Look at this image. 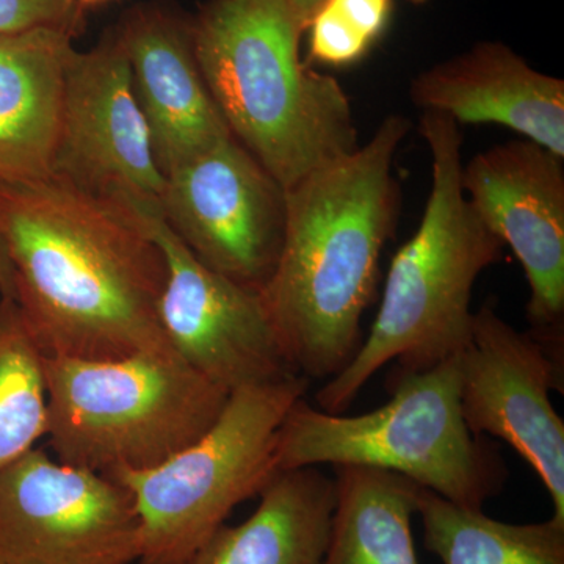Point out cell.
I'll return each instance as SVG.
<instances>
[{
    "label": "cell",
    "mask_w": 564,
    "mask_h": 564,
    "mask_svg": "<svg viewBox=\"0 0 564 564\" xmlns=\"http://www.w3.org/2000/svg\"><path fill=\"white\" fill-rule=\"evenodd\" d=\"M14 299L52 358H124L170 345L159 322L166 262L128 204L54 177L0 180Z\"/></svg>",
    "instance_id": "6da1fadb"
},
{
    "label": "cell",
    "mask_w": 564,
    "mask_h": 564,
    "mask_svg": "<svg viewBox=\"0 0 564 564\" xmlns=\"http://www.w3.org/2000/svg\"><path fill=\"white\" fill-rule=\"evenodd\" d=\"M410 129L388 115L367 143L288 191L284 242L261 296L285 358L310 381L332 380L361 347L399 221L393 165Z\"/></svg>",
    "instance_id": "7a4b0ae2"
},
{
    "label": "cell",
    "mask_w": 564,
    "mask_h": 564,
    "mask_svg": "<svg viewBox=\"0 0 564 564\" xmlns=\"http://www.w3.org/2000/svg\"><path fill=\"white\" fill-rule=\"evenodd\" d=\"M419 132L432 161V188L417 231L393 256L383 300L355 358L315 393L318 410L339 414L389 362L419 372L459 355L473 336V292L505 245L463 188L462 126L422 111Z\"/></svg>",
    "instance_id": "3957f363"
},
{
    "label": "cell",
    "mask_w": 564,
    "mask_h": 564,
    "mask_svg": "<svg viewBox=\"0 0 564 564\" xmlns=\"http://www.w3.org/2000/svg\"><path fill=\"white\" fill-rule=\"evenodd\" d=\"M192 29L229 132L285 191L359 147L343 85L300 57L288 0H210Z\"/></svg>",
    "instance_id": "277c9868"
},
{
    "label": "cell",
    "mask_w": 564,
    "mask_h": 564,
    "mask_svg": "<svg viewBox=\"0 0 564 564\" xmlns=\"http://www.w3.org/2000/svg\"><path fill=\"white\" fill-rule=\"evenodd\" d=\"M391 381V400L366 414L326 413L300 399L278 433V473L325 464L373 467L484 510L508 473L496 448L464 421L462 352L419 372L393 370Z\"/></svg>",
    "instance_id": "5b68a950"
},
{
    "label": "cell",
    "mask_w": 564,
    "mask_h": 564,
    "mask_svg": "<svg viewBox=\"0 0 564 564\" xmlns=\"http://www.w3.org/2000/svg\"><path fill=\"white\" fill-rule=\"evenodd\" d=\"M43 369L52 452L104 475L151 469L180 454L231 395L170 345L106 361L44 356Z\"/></svg>",
    "instance_id": "8992f818"
},
{
    "label": "cell",
    "mask_w": 564,
    "mask_h": 564,
    "mask_svg": "<svg viewBox=\"0 0 564 564\" xmlns=\"http://www.w3.org/2000/svg\"><path fill=\"white\" fill-rule=\"evenodd\" d=\"M310 380L295 373L239 389L214 425L159 466L109 477L132 494L141 564H187L245 500L278 474V433Z\"/></svg>",
    "instance_id": "52a82bcc"
},
{
    "label": "cell",
    "mask_w": 564,
    "mask_h": 564,
    "mask_svg": "<svg viewBox=\"0 0 564 564\" xmlns=\"http://www.w3.org/2000/svg\"><path fill=\"white\" fill-rule=\"evenodd\" d=\"M166 262L159 300L163 336L185 362L226 392L295 375L285 358L261 292L243 288L195 258L170 229L158 203L118 193Z\"/></svg>",
    "instance_id": "ba28073f"
},
{
    "label": "cell",
    "mask_w": 564,
    "mask_h": 564,
    "mask_svg": "<svg viewBox=\"0 0 564 564\" xmlns=\"http://www.w3.org/2000/svg\"><path fill=\"white\" fill-rule=\"evenodd\" d=\"M141 527L109 475L31 448L0 467V564H131Z\"/></svg>",
    "instance_id": "9c48e42d"
},
{
    "label": "cell",
    "mask_w": 564,
    "mask_h": 564,
    "mask_svg": "<svg viewBox=\"0 0 564 564\" xmlns=\"http://www.w3.org/2000/svg\"><path fill=\"white\" fill-rule=\"evenodd\" d=\"M163 220L198 261L261 292L274 272L288 223V191L234 137L165 176Z\"/></svg>",
    "instance_id": "30bf717a"
},
{
    "label": "cell",
    "mask_w": 564,
    "mask_h": 564,
    "mask_svg": "<svg viewBox=\"0 0 564 564\" xmlns=\"http://www.w3.org/2000/svg\"><path fill=\"white\" fill-rule=\"evenodd\" d=\"M563 345L521 333L492 303L474 314L462 352V410L475 436L510 445L529 463L564 524V422L551 393L563 389Z\"/></svg>",
    "instance_id": "8fae6325"
},
{
    "label": "cell",
    "mask_w": 564,
    "mask_h": 564,
    "mask_svg": "<svg viewBox=\"0 0 564 564\" xmlns=\"http://www.w3.org/2000/svg\"><path fill=\"white\" fill-rule=\"evenodd\" d=\"M50 177L95 195L161 198L165 176L117 28L90 51H70Z\"/></svg>",
    "instance_id": "7c38bea8"
},
{
    "label": "cell",
    "mask_w": 564,
    "mask_h": 564,
    "mask_svg": "<svg viewBox=\"0 0 564 564\" xmlns=\"http://www.w3.org/2000/svg\"><path fill=\"white\" fill-rule=\"evenodd\" d=\"M563 162L534 141L516 139L478 152L462 173L475 212L524 269L530 332L552 344H563Z\"/></svg>",
    "instance_id": "4fadbf2b"
},
{
    "label": "cell",
    "mask_w": 564,
    "mask_h": 564,
    "mask_svg": "<svg viewBox=\"0 0 564 564\" xmlns=\"http://www.w3.org/2000/svg\"><path fill=\"white\" fill-rule=\"evenodd\" d=\"M117 32L163 176L232 137L196 61L192 22L159 3H143L126 13Z\"/></svg>",
    "instance_id": "5bb4252c"
},
{
    "label": "cell",
    "mask_w": 564,
    "mask_h": 564,
    "mask_svg": "<svg viewBox=\"0 0 564 564\" xmlns=\"http://www.w3.org/2000/svg\"><path fill=\"white\" fill-rule=\"evenodd\" d=\"M411 101L456 124L502 126L564 158V82L541 73L499 41H481L422 70Z\"/></svg>",
    "instance_id": "9a60e30c"
},
{
    "label": "cell",
    "mask_w": 564,
    "mask_h": 564,
    "mask_svg": "<svg viewBox=\"0 0 564 564\" xmlns=\"http://www.w3.org/2000/svg\"><path fill=\"white\" fill-rule=\"evenodd\" d=\"M73 39L52 29L0 35V180L51 176Z\"/></svg>",
    "instance_id": "2e32d148"
},
{
    "label": "cell",
    "mask_w": 564,
    "mask_h": 564,
    "mask_svg": "<svg viewBox=\"0 0 564 564\" xmlns=\"http://www.w3.org/2000/svg\"><path fill=\"white\" fill-rule=\"evenodd\" d=\"M242 524L221 525L187 564H322L336 480L318 467L282 470Z\"/></svg>",
    "instance_id": "e0dca14e"
},
{
    "label": "cell",
    "mask_w": 564,
    "mask_h": 564,
    "mask_svg": "<svg viewBox=\"0 0 564 564\" xmlns=\"http://www.w3.org/2000/svg\"><path fill=\"white\" fill-rule=\"evenodd\" d=\"M336 508L322 564H421L413 516L421 486L373 467H334Z\"/></svg>",
    "instance_id": "ac0fdd59"
},
{
    "label": "cell",
    "mask_w": 564,
    "mask_h": 564,
    "mask_svg": "<svg viewBox=\"0 0 564 564\" xmlns=\"http://www.w3.org/2000/svg\"><path fill=\"white\" fill-rule=\"evenodd\" d=\"M423 543L443 564H564V524H508L421 488Z\"/></svg>",
    "instance_id": "d6986e66"
},
{
    "label": "cell",
    "mask_w": 564,
    "mask_h": 564,
    "mask_svg": "<svg viewBox=\"0 0 564 564\" xmlns=\"http://www.w3.org/2000/svg\"><path fill=\"white\" fill-rule=\"evenodd\" d=\"M43 359L18 304L0 299V467L46 436Z\"/></svg>",
    "instance_id": "ffe728a7"
},
{
    "label": "cell",
    "mask_w": 564,
    "mask_h": 564,
    "mask_svg": "<svg viewBox=\"0 0 564 564\" xmlns=\"http://www.w3.org/2000/svg\"><path fill=\"white\" fill-rule=\"evenodd\" d=\"M310 57L321 65L344 68L361 62L375 41L332 3L323 2L307 25Z\"/></svg>",
    "instance_id": "44dd1931"
},
{
    "label": "cell",
    "mask_w": 564,
    "mask_h": 564,
    "mask_svg": "<svg viewBox=\"0 0 564 564\" xmlns=\"http://www.w3.org/2000/svg\"><path fill=\"white\" fill-rule=\"evenodd\" d=\"M82 13L77 0H0V35L52 29L76 36Z\"/></svg>",
    "instance_id": "7402d4cb"
},
{
    "label": "cell",
    "mask_w": 564,
    "mask_h": 564,
    "mask_svg": "<svg viewBox=\"0 0 564 564\" xmlns=\"http://www.w3.org/2000/svg\"><path fill=\"white\" fill-rule=\"evenodd\" d=\"M377 43L392 18V0H326Z\"/></svg>",
    "instance_id": "603a6c76"
},
{
    "label": "cell",
    "mask_w": 564,
    "mask_h": 564,
    "mask_svg": "<svg viewBox=\"0 0 564 564\" xmlns=\"http://www.w3.org/2000/svg\"><path fill=\"white\" fill-rule=\"evenodd\" d=\"M323 2H325V0H288L293 17L299 21L303 32H306L307 25H310L311 20H313L315 11L321 9Z\"/></svg>",
    "instance_id": "cb8c5ba5"
},
{
    "label": "cell",
    "mask_w": 564,
    "mask_h": 564,
    "mask_svg": "<svg viewBox=\"0 0 564 564\" xmlns=\"http://www.w3.org/2000/svg\"><path fill=\"white\" fill-rule=\"evenodd\" d=\"M13 270L9 254H7L6 243H3L2 234H0V296L3 299H13Z\"/></svg>",
    "instance_id": "d4e9b609"
},
{
    "label": "cell",
    "mask_w": 564,
    "mask_h": 564,
    "mask_svg": "<svg viewBox=\"0 0 564 564\" xmlns=\"http://www.w3.org/2000/svg\"><path fill=\"white\" fill-rule=\"evenodd\" d=\"M109 2H111V0H77L82 10L96 9V7L106 6V3Z\"/></svg>",
    "instance_id": "484cf974"
},
{
    "label": "cell",
    "mask_w": 564,
    "mask_h": 564,
    "mask_svg": "<svg viewBox=\"0 0 564 564\" xmlns=\"http://www.w3.org/2000/svg\"><path fill=\"white\" fill-rule=\"evenodd\" d=\"M414 6H423V3L430 2V0H410Z\"/></svg>",
    "instance_id": "4316f807"
}]
</instances>
